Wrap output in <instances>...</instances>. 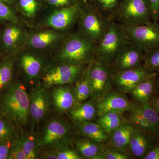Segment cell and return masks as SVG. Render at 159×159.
Returning <instances> with one entry per match:
<instances>
[{"instance_id":"cell-1","label":"cell","mask_w":159,"mask_h":159,"mask_svg":"<svg viewBox=\"0 0 159 159\" xmlns=\"http://www.w3.org/2000/svg\"><path fill=\"white\" fill-rule=\"evenodd\" d=\"M29 93L19 81H13L0 94V116L20 130L30 125Z\"/></svg>"},{"instance_id":"cell-2","label":"cell","mask_w":159,"mask_h":159,"mask_svg":"<svg viewBox=\"0 0 159 159\" xmlns=\"http://www.w3.org/2000/svg\"><path fill=\"white\" fill-rule=\"evenodd\" d=\"M97 44L79 31L67 34L56 59L59 63L89 65L95 57Z\"/></svg>"},{"instance_id":"cell-3","label":"cell","mask_w":159,"mask_h":159,"mask_svg":"<svg viewBox=\"0 0 159 159\" xmlns=\"http://www.w3.org/2000/svg\"><path fill=\"white\" fill-rule=\"evenodd\" d=\"M46 122L36 134L40 151L71 146L74 129L66 119L55 116Z\"/></svg>"},{"instance_id":"cell-4","label":"cell","mask_w":159,"mask_h":159,"mask_svg":"<svg viewBox=\"0 0 159 159\" xmlns=\"http://www.w3.org/2000/svg\"><path fill=\"white\" fill-rule=\"evenodd\" d=\"M112 21L100 12L92 3L84 4L81 6L80 11L77 23L78 31L97 45Z\"/></svg>"},{"instance_id":"cell-5","label":"cell","mask_w":159,"mask_h":159,"mask_svg":"<svg viewBox=\"0 0 159 159\" xmlns=\"http://www.w3.org/2000/svg\"><path fill=\"white\" fill-rule=\"evenodd\" d=\"M129 42L121 25L112 21L102 39L97 44L95 57L111 66L119 52Z\"/></svg>"},{"instance_id":"cell-6","label":"cell","mask_w":159,"mask_h":159,"mask_svg":"<svg viewBox=\"0 0 159 159\" xmlns=\"http://www.w3.org/2000/svg\"><path fill=\"white\" fill-rule=\"evenodd\" d=\"M111 18L125 25H139L153 21L147 0H122Z\"/></svg>"},{"instance_id":"cell-7","label":"cell","mask_w":159,"mask_h":159,"mask_svg":"<svg viewBox=\"0 0 159 159\" xmlns=\"http://www.w3.org/2000/svg\"><path fill=\"white\" fill-rule=\"evenodd\" d=\"M89 65L66 63L50 65L45 71L39 82L48 90L57 86L75 83L82 76Z\"/></svg>"},{"instance_id":"cell-8","label":"cell","mask_w":159,"mask_h":159,"mask_svg":"<svg viewBox=\"0 0 159 159\" xmlns=\"http://www.w3.org/2000/svg\"><path fill=\"white\" fill-rule=\"evenodd\" d=\"M17 54L16 61L23 77L29 83L36 85L50 66L47 58L40 51L31 48L21 50Z\"/></svg>"},{"instance_id":"cell-9","label":"cell","mask_w":159,"mask_h":159,"mask_svg":"<svg viewBox=\"0 0 159 159\" xmlns=\"http://www.w3.org/2000/svg\"><path fill=\"white\" fill-rule=\"evenodd\" d=\"M87 71L92 91L91 98L98 101L114 89L111 79L113 70L111 66L95 57Z\"/></svg>"},{"instance_id":"cell-10","label":"cell","mask_w":159,"mask_h":159,"mask_svg":"<svg viewBox=\"0 0 159 159\" xmlns=\"http://www.w3.org/2000/svg\"><path fill=\"white\" fill-rule=\"evenodd\" d=\"M121 25L129 42L145 53L159 47V23L153 21L139 25Z\"/></svg>"},{"instance_id":"cell-11","label":"cell","mask_w":159,"mask_h":159,"mask_svg":"<svg viewBox=\"0 0 159 159\" xmlns=\"http://www.w3.org/2000/svg\"><path fill=\"white\" fill-rule=\"evenodd\" d=\"M29 109L31 130L47 120L51 112L53 104L49 90L39 82L34 86L29 93Z\"/></svg>"},{"instance_id":"cell-12","label":"cell","mask_w":159,"mask_h":159,"mask_svg":"<svg viewBox=\"0 0 159 159\" xmlns=\"http://www.w3.org/2000/svg\"><path fill=\"white\" fill-rule=\"evenodd\" d=\"M143 65L125 70H113L111 79L114 88L123 94H129L139 83L157 76Z\"/></svg>"},{"instance_id":"cell-13","label":"cell","mask_w":159,"mask_h":159,"mask_svg":"<svg viewBox=\"0 0 159 159\" xmlns=\"http://www.w3.org/2000/svg\"><path fill=\"white\" fill-rule=\"evenodd\" d=\"M28 34L19 23H9L0 31V49L6 56L17 54L26 43Z\"/></svg>"},{"instance_id":"cell-14","label":"cell","mask_w":159,"mask_h":159,"mask_svg":"<svg viewBox=\"0 0 159 159\" xmlns=\"http://www.w3.org/2000/svg\"><path fill=\"white\" fill-rule=\"evenodd\" d=\"M81 6H70L55 10L46 18V26L60 31L70 30L78 21Z\"/></svg>"},{"instance_id":"cell-15","label":"cell","mask_w":159,"mask_h":159,"mask_svg":"<svg viewBox=\"0 0 159 159\" xmlns=\"http://www.w3.org/2000/svg\"><path fill=\"white\" fill-rule=\"evenodd\" d=\"M97 101L98 116L108 112L123 114L137 106L129 100L126 94L116 90L109 92Z\"/></svg>"},{"instance_id":"cell-16","label":"cell","mask_w":159,"mask_h":159,"mask_svg":"<svg viewBox=\"0 0 159 159\" xmlns=\"http://www.w3.org/2000/svg\"><path fill=\"white\" fill-rule=\"evenodd\" d=\"M145 54L144 51L129 42L119 52L111 66L115 71L138 67L142 65Z\"/></svg>"},{"instance_id":"cell-17","label":"cell","mask_w":159,"mask_h":159,"mask_svg":"<svg viewBox=\"0 0 159 159\" xmlns=\"http://www.w3.org/2000/svg\"><path fill=\"white\" fill-rule=\"evenodd\" d=\"M159 141L158 137L154 134L135 128L131 137L128 151L134 157L142 159Z\"/></svg>"},{"instance_id":"cell-18","label":"cell","mask_w":159,"mask_h":159,"mask_svg":"<svg viewBox=\"0 0 159 159\" xmlns=\"http://www.w3.org/2000/svg\"><path fill=\"white\" fill-rule=\"evenodd\" d=\"M51 89L52 104L58 113H66L77 104L74 87L70 84L57 86Z\"/></svg>"},{"instance_id":"cell-19","label":"cell","mask_w":159,"mask_h":159,"mask_svg":"<svg viewBox=\"0 0 159 159\" xmlns=\"http://www.w3.org/2000/svg\"><path fill=\"white\" fill-rule=\"evenodd\" d=\"M66 35L52 30L35 31L28 35L26 43L36 51H46L63 40Z\"/></svg>"},{"instance_id":"cell-20","label":"cell","mask_w":159,"mask_h":159,"mask_svg":"<svg viewBox=\"0 0 159 159\" xmlns=\"http://www.w3.org/2000/svg\"><path fill=\"white\" fill-rule=\"evenodd\" d=\"M66 113L75 125L91 122L98 116L97 100L91 98L81 103H77Z\"/></svg>"},{"instance_id":"cell-21","label":"cell","mask_w":159,"mask_h":159,"mask_svg":"<svg viewBox=\"0 0 159 159\" xmlns=\"http://www.w3.org/2000/svg\"><path fill=\"white\" fill-rule=\"evenodd\" d=\"M73 144L82 159H106L102 149L103 144L81 135L74 140Z\"/></svg>"},{"instance_id":"cell-22","label":"cell","mask_w":159,"mask_h":159,"mask_svg":"<svg viewBox=\"0 0 159 159\" xmlns=\"http://www.w3.org/2000/svg\"><path fill=\"white\" fill-rule=\"evenodd\" d=\"M135 127L129 121L123 123L109 135L112 147L127 153L132 134Z\"/></svg>"},{"instance_id":"cell-23","label":"cell","mask_w":159,"mask_h":159,"mask_svg":"<svg viewBox=\"0 0 159 159\" xmlns=\"http://www.w3.org/2000/svg\"><path fill=\"white\" fill-rule=\"evenodd\" d=\"M156 77L140 83L129 93L135 104L142 106L149 103L155 91Z\"/></svg>"},{"instance_id":"cell-24","label":"cell","mask_w":159,"mask_h":159,"mask_svg":"<svg viewBox=\"0 0 159 159\" xmlns=\"http://www.w3.org/2000/svg\"><path fill=\"white\" fill-rule=\"evenodd\" d=\"M76 125V131L80 135L86 137L99 144L105 145L109 141V137L97 123L88 122Z\"/></svg>"},{"instance_id":"cell-25","label":"cell","mask_w":159,"mask_h":159,"mask_svg":"<svg viewBox=\"0 0 159 159\" xmlns=\"http://www.w3.org/2000/svg\"><path fill=\"white\" fill-rule=\"evenodd\" d=\"M20 139L28 159L39 158L40 149L37 135L34 131L20 130Z\"/></svg>"},{"instance_id":"cell-26","label":"cell","mask_w":159,"mask_h":159,"mask_svg":"<svg viewBox=\"0 0 159 159\" xmlns=\"http://www.w3.org/2000/svg\"><path fill=\"white\" fill-rule=\"evenodd\" d=\"M15 62L13 56H6L0 61V94L13 82Z\"/></svg>"},{"instance_id":"cell-27","label":"cell","mask_w":159,"mask_h":159,"mask_svg":"<svg viewBox=\"0 0 159 159\" xmlns=\"http://www.w3.org/2000/svg\"><path fill=\"white\" fill-rule=\"evenodd\" d=\"M97 117L96 122L108 135L123 123L129 121L123 116V114L114 112L105 113Z\"/></svg>"},{"instance_id":"cell-28","label":"cell","mask_w":159,"mask_h":159,"mask_svg":"<svg viewBox=\"0 0 159 159\" xmlns=\"http://www.w3.org/2000/svg\"><path fill=\"white\" fill-rule=\"evenodd\" d=\"M127 112L129 115L128 120L135 128L148 132L157 137L155 130L144 116L139 106L137 105Z\"/></svg>"},{"instance_id":"cell-29","label":"cell","mask_w":159,"mask_h":159,"mask_svg":"<svg viewBox=\"0 0 159 159\" xmlns=\"http://www.w3.org/2000/svg\"><path fill=\"white\" fill-rule=\"evenodd\" d=\"M75 83L74 91L77 103H81L90 99L92 91L87 69L82 76Z\"/></svg>"},{"instance_id":"cell-30","label":"cell","mask_w":159,"mask_h":159,"mask_svg":"<svg viewBox=\"0 0 159 159\" xmlns=\"http://www.w3.org/2000/svg\"><path fill=\"white\" fill-rule=\"evenodd\" d=\"M17 127L0 116V142H11L19 134Z\"/></svg>"},{"instance_id":"cell-31","label":"cell","mask_w":159,"mask_h":159,"mask_svg":"<svg viewBox=\"0 0 159 159\" xmlns=\"http://www.w3.org/2000/svg\"><path fill=\"white\" fill-rule=\"evenodd\" d=\"M142 65L153 73L159 72V47L145 52Z\"/></svg>"},{"instance_id":"cell-32","label":"cell","mask_w":159,"mask_h":159,"mask_svg":"<svg viewBox=\"0 0 159 159\" xmlns=\"http://www.w3.org/2000/svg\"><path fill=\"white\" fill-rule=\"evenodd\" d=\"M122 1V0H93L92 3L102 14L108 16L111 20V17L112 15L119 6Z\"/></svg>"},{"instance_id":"cell-33","label":"cell","mask_w":159,"mask_h":159,"mask_svg":"<svg viewBox=\"0 0 159 159\" xmlns=\"http://www.w3.org/2000/svg\"><path fill=\"white\" fill-rule=\"evenodd\" d=\"M139 107L144 116L154 129L159 138V115L157 111L149 103Z\"/></svg>"},{"instance_id":"cell-34","label":"cell","mask_w":159,"mask_h":159,"mask_svg":"<svg viewBox=\"0 0 159 159\" xmlns=\"http://www.w3.org/2000/svg\"><path fill=\"white\" fill-rule=\"evenodd\" d=\"M21 10L28 18H33L37 15L39 4L37 0H19Z\"/></svg>"},{"instance_id":"cell-35","label":"cell","mask_w":159,"mask_h":159,"mask_svg":"<svg viewBox=\"0 0 159 159\" xmlns=\"http://www.w3.org/2000/svg\"><path fill=\"white\" fill-rule=\"evenodd\" d=\"M17 14L8 5L0 1V21L19 23Z\"/></svg>"},{"instance_id":"cell-36","label":"cell","mask_w":159,"mask_h":159,"mask_svg":"<svg viewBox=\"0 0 159 159\" xmlns=\"http://www.w3.org/2000/svg\"><path fill=\"white\" fill-rule=\"evenodd\" d=\"M9 159H28L20 141V134L11 141Z\"/></svg>"},{"instance_id":"cell-37","label":"cell","mask_w":159,"mask_h":159,"mask_svg":"<svg viewBox=\"0 0 159 159\" xmlns=\"http://www.w3.org/2000/svg\"><path fill=\"white\" fill-rule=\"evenodd\" d=\"M102 151L105 155L106 159H130L131 157L127 153L114 148L103 145Z\"/></svg>"},{"instance_id":"cell-38","label":"cell","mask_w":159,"mask_h":159,"mask_svg":"<svg viewBox=\"0 0 159 159\" xmlns=\"http://www.w3.org/2000/svg\"><path fill=\"white\" fill-rule=\"evenodd\" d=\"M57 159H81L82 158L71 146L57 149Z\"/></svg>"},{"instance_id":"cell-39","label":"cell","mask_w":159,"mask_h":159,"mask_svg":"<svg viewBox=\"0 0 159 159\" xmlns=\"http://www.w3.org/2000/svg\"><path fill=\"white\" fill-rule=\"evenodd\" d=\"M47 1L50 6L59 9L73 6H82V3L79 0H47Z\"/></svg>"},{"instance_id":"cell-40","label":"cell","mask_w":159,"mask_h":159,"mask_svg":"<svg viewBox=\"0 0 159 159\" xmlns=\"http://www.w3.org/2000/svg\"><path fill=\"white\" fill-rule=\"evenodd\" d=\"M150 6L153 21L157 22L159 15V0H147Z\"/></svg>"},{"instance_id":"cell-41","label":"cell","mask_w":159,"mask_h":159,"mask_svg":"<svg viewBox=\"0 0 159 159\" xmlns=\"http://www.w3.org/2000/svg\"><path fill=\"white\" fill-rule=\"evenodd\" d=\"M11 142H0V159H9Z\"/></svg>"},{"instance_id":"cell-42","label":"cell","mask_w":159,"mask_h":159,"mask_svg":"<svg viewBox=\"0 0 159 159\" xmlns=\"http://www.w3.org/2000/svg\"><path fill=\"white\" fill-rule=\"evenodd\" d=\"M142 159H159V141Z\"/></svg>"},{"instance_id":"cell-43","label":"cell","mask_w":159,"mask_h":159,"mask_svg":"<svg viewBox=\"0 0 159 159\" xmlns=\"http://www.w3.org/2000/svg\"><path fill=\"white\" fill-rule=\"evenodd\" d=\"M149 103L155 108H159V96H153Z\"/></svg>"},{"instance_id":"cell-44","label":"cell","mask_w":159,"mask_h":159,"mask_svg":"<svg viewBox=\"0 0 159 159\" xmlns=\"http://www.w3.org/2000/svg\"><path fill=\"white\" fill-rule=\"evenodd\" d=\"M159 93V72L157 73L156 77L155 91Z\"/></svg>"},{"instance_id":"cell-45","label":"cell","mask_w":159,"mask_h":159,"mask_svg":"<svg viewBox=\"0 0 159 159\" xmlns=\"http://www.w3.org/2000/svg\"><path fill=\"white\" fill-rule=\"evenodd\" d=\"M0 1L8 5H12L14 4V0H0Z\"/></svg>"},{"instance_id":"cell-46","label":"cell","mask_w":159,"mask_h":159,"mask_svg":"<svg viewBox=\"0 0 159 159\" xmlns=\"http://www.w3.org/2000/svg\"><path fill=\"white\" fill-rule=\"evenodd\" d=\"M84 5L93 2V0H79Z\"/></svg>"},{"instance_id":"cell-47","label":"cell","mask_w":159,"mask_h":159,"mask_svg":"<svg viewBox=\"0 0 159 159\" xmlns=\"http://www.w3.org/2000/svg\"><path fill=\"white\" fill-rule=\"evenodd\" d=\"M154 108L157 111L159 115V108H155V107H154Z\"/></svg>"},{"instance_id":"cell-48","label":"cell","mask_w":159,"mask_h":159,"mask_svg":"<svg viewBox=\"0 0 159 159\" xmlns=\"http://www.w3.org/2000/svg\"><path fill=\"white\" fill-rule=\"evenodd\" d=\"M157 22H158V23H159V15L158 18V21H157Z\"/></svg>"}]
</instances>
